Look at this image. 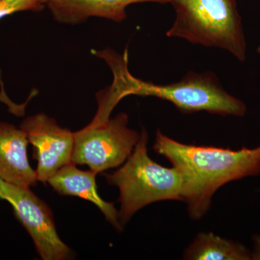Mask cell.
Returning <instances> with one entry per match:
<instances>
[{
	"label": "cell",
	"mask_w": 260,
	"mask_h": 260,
	"mask_svg": "<svg viewBox=\"0 0 260 260\" xmlns=\"http://www.w3.org/2000/svg\"><path fill=\"white\" fill-rule=\"evenodd\" d=\"M92 53L104 59L113 73L112 85L97 94L98 110L93 120L109 119L118 103L130 95L168 101L186 114L204 111L222 116L245 115V104L225 91L211 72H189L177 83L155 84L135 78L129 73L128 49L122 54L109 49Z\"/></svg>",
	"instance_id": "6da1fadb"
},
{
	"label": "cell",
	"mask_w": 260,
	"mask_h": 260,
	"mask_svg": "<svg viewBox=\"0 0 260 260\" xmlns=\"http://www.w3.org/2000/svg\"><path fill=\"white\" fill-rule=\"evenodd\" d=\"M154 150L167 158L185 177L184 202L192 220L203 218L212 198L232 181L260 174V145L240 150L183 144L158 129Z\"/></svg>",
	"instance_id": "7a4b0ae2"
},
{
	"label": "cell",
	"mask_w": 260,
	"mask_h": 260,
	"mask_svg": "<svg viewBox=\"0 0 260 260\" xmlns=\"http://www.w3.org/2000/svg\"><path fill=\"white\" fill-rule=\"evenodd\" d=\"M148 135L143 129L134 150L119 169L104 177L108 184L119 190V220L127 223L147 205L164 200L184 202L185 177L178 168H166L148 154Z\"/></svg>",
	"instance_id": "3957f363"
},
{
	"label": "cell",
	"mask_w": 260,
	"mask_h": 260,
	"mask_svg": "<svg viewBox=\"0 0 260 260\" xmlns=\"http://www.w3.org/2000/svg\"><path fill=\"white\" fill-rule=\"evenodd\" d=\"M169 3L176 19L168 37L219 48L245 61V35L236 0H169Z\"/></svg>",
	"instance_id": "277c9868"
},
{
	"label": "cell",
	"mask_w": 260,
	"mask_h": 260,
	"mask_svg": "<svg viewBox=\"0 0 260 260\" xmlns=\"http://www.w3.org/2000/svg\"><path fill=\"white\" fill-rule=\"evenodd\" d=\"M127 114L104 121L92 120L74 133L72 162L88 166L97 174L122 165L133 153L140 134L128 127Z\"/></svg>",
	"instance_id": "5b68a950"
},
{
	"label": "cell",
	"mask_w": 260,
	"mask_h": 260,
	"mask_svg": "<svg viewBox=\"0 0 260 260\" xmlns=\"http://www.w3.org/2000/svg\"><path fill=\"white\" fill-rule=\"evenodd\" d=\"M0 194L1 199L13 207L15 216L31 237L43 260H66L74 256V251L58 235L50 208L30 188L0 179Z\"/></svg>",
	"instance_id": "8992f818"
},
{
	"label": "cell",
	"mask_w": 260,
	"mask_h": 260,
	"mask_svg": "<svg viewBox=\"0 0 260 260\" xmlns=\"http://www.w3.org/2000/svg\"><path fill=\"white\" fill-rule=\"evenodd\" d=\"M20 128L34 148L38 181L47 183L61 168L73 162L74 133L61 127L55 119L40 113L24 119Z\"/></svg>",
	"instance_id": "52a82bcc"
},
{
	"label": "cell",
	"mask_w": 260,
	"mask_h": 260,
	"mask_svg": "<svg viewBox=\"0 0 260 260\" xmlns=\"http://www.w3.org/2000/svg\"><path fill=\"white\" fill-rule=\"evenodd\" d=\"M28 140L21 128L0 122V179L20 187L37 184L36 170L30 167L27 153Z\"/></svg>",
	"instance_id": "ba28073f"
},
{
	"label": "cell",
	"mask_w": 260,
	"mask_h": 260,
	"mask_svg": "<svg viewBox=\"0 0 260 260\" xmlns=\"http://www.w3.org/2000/svg\"><path fill=\"white\" fill-rule=\"evenodd\" d=\"M169 3V0H53L47 3L56 21L78 25L90 17H99L120 23L126 18V9L137 3Z\"/></svg>",
	"instance_id": "9c48e42d"
},
{
	"label": "cell",
	"mask_w": 260,
	"mask_h": 260,
	"mask_svg": "<svg viewBox=\"0 0 260 260\" xmlns=\"http://www.w3.org/2000/svg\"><path fill=\"white\" fill-rule=\"evenodd\" d=\"M97 173L93 171H83L75 164H70L61 168L49 178L47 183L61 195L78 197L93 203L114 229L121 232L123 225L119 220V211L112 203L101 198L96 185Z\"/></svg>",
	"instance_id": "30bf717a"
},
{
	"label": "cell",
	"mask_w": 260,
	"mask_h": 260,
	"mask_svg": "<svg viewBox=\"0 0 260 260\" xmlns=\"http://www.w3.org/2000/svg\"><path fill=\"white\" fill-rule=\"evenodd\" d=\"M184 259L251 260V251L240 243L223 239L213 233H200L186 248Z\"/></svg>",
	"instance_id": "8fae6325"
},
{
	"label": "cell",
	"mask_w": 260,
	"mask_h": 260,
	"mask_svg": "<svg viewBox=\"0 0 260 260\" xmlns=\"http://www.w3.org/2000/svg\"><path fill=\"white\" fill-rule=\"evenodd\" d=\"M44 4L41 0H0V20L5 16L18 13V12L31 11L39 12L44 9ZM0 85L1 93L0 97H7L3 88V81L0 74Z\"/></svg>",
	"instance_id": "7c38bea8"
},
{
	"label": "cell",
	"mask_w": 260,
	"mask_h": 260,
	"mask_svg": "<svg viewBox=\"0 0 260 260\" xmlns=\"http://www.w3.org/2000/svg\"><path fill=\"white\" fill-rule=\"evenodd\" d=\"M254 246L251 251V260H260V234H256L253 237Z\"/></svg>",
	"instance_id": "4fadbf2b"
},
{
	"label": "cell",
	"mask_w": 260,
	"mask_h": 260,
	"mask_svg": "<svg viewBox=\"0 0 260 260\" xmlns=\"http://www.w3.org/2000/svg\"><path fill=\"white\" fill-rule=\"evenodd\" d=\"M44 4H47L49 2L53 1V0H41Z\"/></svg>",
	"instance_id": "5bb4252c"
},
{
	"label": "cell",
	"mask_w": 260,
	"mask_h": 260,
	"mask_svg": "<svg viewBox=\"0 0 260 260\" xmlns=\"http://www.w3.org/2000/svg\"><path fill=\"white\" fill-rule=\"evenodd\" d=\"M257 52L260 54V46L259 47L257 48Z\"/></svg>",
	"instance_id": "9a60e30c"
},
{
	"label": "cell",
	"mask_w": 260,
	"mask_h": 260,
	"mask_svg": "<svg viewBox=\"0 0 260 260\" xmlns=\"http://www.w3.org/2000/svg\"><path fill=\"white\" fill-rule=\"evenodd\" d=\"M0 199H1V194H0Z\"/></svg>",
	"instance_id": "2e32d148"
}]
</instances>
